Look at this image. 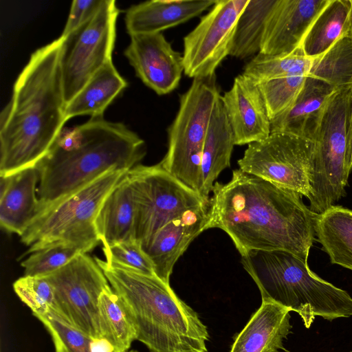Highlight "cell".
I'll use <instances>...</instances> for the list:
<instances>
[{
	"label": "cell",
	"mask_w": 352,
	"mask_h": 352,
	"mask_svg": "<svg viewBox=\"0 0 352 352\" xmlns=\"http://www.w3.org/2000/svg\"><path fill=\"white\" fill-rule=\"evenodd\" d=\"M262 301L278 303L301 317L309 329L316 316L327 320L352 316V297L323 280L295 254L284 250H250L241 255Z\"/></svg>",
	"instance_id": "obj_5"
},
{
	"label": "cell",
	"mask_w": 352,
	"mask_h": 352,
	"mask_svg": "<svg viewBox=\"0 0 352 352\" xmlns=\"http://www.w3.org/2000/svg\"><path fill=\"white\" fill-rule=\"evenodd\" d=\"M314 141L283 132L248 144L239 169L309 198Z\"/></svg>",
	"instance_id": "obj_11"
},
{
	"label": "cell",
	"mask_w": 352,
	"mask_h": 352,
	"mask_svg": "<svg viewBox=\"0 0 352 352\" xmlns=\"http://www.w3.org/2000/svg\"><path fill=\"white\" fill-rule=\"evenodd\" d=\"M249 0H216L212 9L184 38V74L195 78L215 76L230 55L237 21Z\"/></svg>",
	"instance_id": "obj_13"
},
{
	"label": "cell",
	"mask_w": 352,
	"mask_h": 352,
	"mask_svg": "<svg viewBox=\"0 0 352 352\" xmlns=\"http://www.w3.org/2000/svg\"><path fill=\"white\" fill-rule=\"evenodd\" d=\"M277 0H249L237 21L230 55L239 59L258 54L267 19Z\"/></svg>",
	"instance_id": "obj_27"
},
{
	"label": "cell",
	"mask_w": 352,
	"mask_h": 352,
	"mask_svg": "<svg viewBox=\"0 0 352 352\" xmlns=\"http://www.w3.org/2000/svg\"><path fill=\"white\" fill-rule=\"evenodd\" d=\"M220 96L215 76L193 79L188 89L180 96L179 110L168 129V150L159 163L201 197L204 144L212 113Z\"/></svg>",
	"instance_id": "obj_7"
},
{
	"label": "cell",
	"mask_w": 352,
	"mask_h": 352,
	"mask_svg": "<svg viewBox=\"0 0 352 352\" xmlns=\"http://www.w3.org/2000/svg\"><path fill=\"white\" fill-rule=\"evenodd\" d=\"M52 285V308L65 322L94 339H103L100 326L99 298L110 285L95 258L82 253L45 276Z\"/></svg>",
	"instance_id": "obj_12"
},
{
	"label": "cell",
	"mask_w": 352,
	"mask_h": 352,
	"mask_svg": "<svg viewBox=\"0 0 352 352\" xmlns=\"http://www.w3.org/2000/svg\"><path fill=\"white\" fill-rule=\"evenodd\" d=\"M35 317L51 335L56 352H94L96 339L68 324L53 310Z\"/></svg>",
	"instance_id": "obj_32"
},
{
	"label": "cell",
	"mask_w": 352,
	"mask_h": 352,
	"mask_svg": "<svg viewBox=\"0 0 352 352\" xmlns=\"http://www.w3.org/2000/svg\"><path fill=\"white\" fill-rule=\"evenodd\" d=\"M308 76L324 80L338 89L352 87V38L349 32L314 58Z\"/></svg>",
	"instance_id": "obj_30"
},
{
	"label": "cell",
	"mask_w": 352,
	"mask_h": 352,
	"mask_svg": "<svg viewBox=\"0 0 352 352\" xmlns=\"http://www.w3.org/2000/svg\"><path fill=\"white\" fill-rule=\"evenodd\" d=\"M352 87L338 89L329 100L315 139L309 209L320 214L346 195L349 174L346 141Z\"/></svg>",
	"instance_id": "obj_8"
},
{
	"label": "cell",
	"mask_w": 352,
	"mask_h": 352,
	"mask_svg": "<svg viewBox=\"0 0 352 352\" xmlns=\"http://www.w3.org/2000/svg\"><path fill=\"white\" fill-rule=\"evenodd\" d=\"M127 352H138V351H135V350H131V351H127Z\"/></svg>",
	"instance_id": "obj_39"
},
{
	"label": "cell",
	"mask_w": 352,
	"mask_h": 352,
	"mask_svg": "<svg viewBox=\"0 0 352 352\" xmlns=\"http://www.w3.org/2000/svg\"><path fill=\"white\" fill-rule=\"evenodd\" d=\"M314 231L331 263L352 270V210L331 206L316 215Z\"/></svg>",
	"instance_id": "obj_25"
},
{
	"label": "cell",
	"mask_w": 352,
	"mask_h": 352,
	"mask_svg": "<svg viewBox=\"0 0 352 352\" xmlns=\"http://www.w3.org/2000/svg\"><path fill=\"white\" fill-rule=\"evenodd\" d=\"M212 192L206 229L226 232L241 255L284 250L307 262L317 214L301 195L239 168L228 182H216Z\"/></svg>",
	"instance_id": "obj_1"
},
{
	"label": "cell",
	"mask_w": 352,
	"mask_h": 352,
	"mask_svg": "<svg viewBox=\"0 0 352 352\" xmlns=\"http://www.w3.org/2000/svg\"><path fill=\"white\" fill-rule=\"evenodd\" d=\"M291 311L272 301H262L242 331L230 352H279L291 333Z\"/></svg>",
	"instance_id": "obj_21"
},
{
	"label": "cell",
	"mask_w": 352,
	"mask_h": 352,
	"mask_svg": "<svg viewBox=\"0 0 352 352\" xmlns=\"http://www.w3.org/2000/svg\"><path fill=\"white\" fill-rule=\"evenodd\" d=\"M38 182L37 166L1 177L0 225L5 231L20 236L34 219L39 206Z\"/></svg>",
	"instance_id": "obj_19"
},
{
	"label": "cell",
	"mask_w": 352,
	"mask_h": 352,
	"mask_svg": "<svg viewBox=\"0 0 352 352\" xmlns=\"http://www.w3.org/2000/svg\"><path fill=\"white\" fill-rule=\"evenodd\" d=\"M119 297L136 333L151 352H207L210 335L198 314L157 276L94 258Z\"/></svg>",
	"instance_id": "obj_4"
},
{
	"label": "cell",
	"mask_w": 352,
	"mask_h": 352,
	"mask_svg": "<svg viewBox=\"0 0 352 352\" xmlns=\"http://www.w3.org/2000/svg\"><path fill=\"white\" fill-rule=\"evenodd\" d=\"M350 352H352V351H350Z\"/></svg>",
	"instance_id": "obj_40"
},
{
	"label": "cell",
	"mask_w": 352,
	"mask_h": 352,
	"mask_svg": "<svg viewBox=\"0 0 352 352\" xmlns=\"http://www.w3.org/2000/svg\"><path fill=\"white\" fill-rule=\"evenodd\" d=\"M88 252L74 244L50 243L28 254L21 265L24 269V276L45 277L62 268L78 255Z\"/></svg>",
	"instance_id": "obj_31"
},
{
	"label": "cell",
	"mask_w": 352,
	"mask_h": 352,
	"mask_svg": "<svg viewBox=\"0 0 352 352\" xmlns=\"http://www.w3.org/2000/svg\"><path fill=\"white\" fill-rule=\"evenodd\" d=\"M337 90L324 80L307 76L294 104L270 122L271 133H288L315 141L327 104Z\"/></svg>",
	"instance_id": "obj_18"
},
{
	"label": "cell",
	"mask_w": 352,
	"mask_h": 352,
	"mask_svg": "<svg viewBox=\"0 0 352 352\" xmlns=\"http://www.w3.org/2000/svg\"><path fill=\"white\" fill-rule=\"evenodd\" d=\"M314 59L305 55L302 45L288 54L258 53L246 64L242 74L256 84L280 78L307 76Z\"/></svg>",
	"instance_id": "obj_29"
},
{
	"label": "cell",
	"mask_w": 352,
	"mask_h": 352,
	"mask_svg": "<svg viewBox=\"0 0 352 352\" xmlns=\"http://www.w3.org/2000/svg\"><path fill=\"white\" fill-rule=\"evenodd\" d=\"M307 76H291L257 84L270 122L287 111L296 101Z\"/></svg>",
	"instance_id": "obj_33"
},
{
	"label": "cell",
	"mask_w": 352,
	"mask_h": 352,
	"mask_svg": "<svg viewBox=\"0 0 352 352\" xmlns=\"http://www.w3.org/2000/svg\"><path fill=\"white\" fill-rule=\"evenodd\" d=\"M13 289L34 316L48 312L53 307L54 289L45 277L23 276L14 281Z\"/></svg>",
	"instance_id": "obj_35"
},
{
	"label": "cell",
	"mask_w": 352,
	"mask_h": 352,
	"mask_svg": "<svg viewBox=\"0 0 352 352\" xmlns=\"http://www.w3.org/2000/svg\"><path fill=\"white\" fill-rule=\"evenodd\" d=\"M126 177L135 205V239L142 246L168 222L210 199L185 186L160 164H138Z\"/></svg>",
	"instance_id": "obj_9"
},
{
	"label": "cell",
	"mask_w": 352,
	"mask_h": 352,
	"mask_svg": "<svg viewBox=\"0 0 352 352\" xmlns=\"http://www.w3.org/2000/svg\"><path fill=\"white\" fill-rule=\"evenodd\" d=\"M130 36L124 54L136 76L160 96L175 90L184 72L183 56L173 50L162 33Z\"/></svg>",
	"instance_id": "obj_14"
},
{
	"label": "cell",
	"mask_w": 352,
	"mask_h": 352,
	"mask_svg": "<svg viewBox=\"0 0 352 352\" xmlns=\"http://www.w3.org/2000/svg\"><path fill=\"white\" fill-rule=\"evenodd\" d=\"M102 250L105 261L111 265L156 276L153 263L136 239L102 247Z\"/></svg>",
	"instance_id": "obj_34"
},
{
	"label": "cell",
	"mask_w": 352,
	"mask_h": 352,
	"mask_svg": "<svg viewBox=\"0 0 352 352\" xmlns=\"http://www.w3.org/2000/svg\"><path fill=\"white\" fill-rule=\"evenodd\" d=\"M331 0H277L266 22L259 53L288 54L300 47Z\"/></svg>",
	"instance_id": "obj_15"
},
{
	"label": "cell",
	"mask_w": 352,
	"mask_h": 352,
	"mask_svg": "<svg viewBox=\"0 0 352 352\" xmlns=\"http://www.w3.org/2000/svg\"><path fill=\"white\" fill-rule=\"evenodd\" d=\"M214 0H151L127 9L125 25L130 36L161 33L199 15Z\"/></svg>",
	"instance_id": "obj_20"
},
{
	"label": "cell",
	"mask_w": 352,
	"mask_h": 352,
	"mask_svg": "<svg viewBox=\"0 0 352 352\" xmlns=\"http://www.w3.org/2000/svg\"><path fill=\"white\" fill-rule=\"evenodd\" d=\"M120 10L114 0H104L97 12L62 37L60 68L64 98L68 104L111 55Z\"/></svg>",
	"instance_id": "obj_10"
},
{
	"label": "cell",
	"mask_w": 352,
	"mask_h": 352,
	"mask_svg": "<svg viewBox=\"0 0 352 352\" xmlns=\"http://www.w3.org/2000/svg\"><path fill=\"white\" fill-rule=\"evenodd\" d=\"M129 170H109L77 190L42 208L20 236L28 254L50 243L63 242L89 252L100 241L98 213L107 196Z\"/></svg>",
	"instance_id": "obj_6"
},
{
	"label": "cell",
	"mask_w": 352,
	"mask_h": 352,
	"mask_svg": "<svg viewBox=\"0 0 352 352\" xmlns=\"http://www.w3.org/2000/svg\"><path fill=\"white\" fill-rule=\"evenodd\" d=\"M208 208L209 201L185 211L142 246L153 264L156 276L164 282L169 283L177 261L192 240L207 230Z\"/></svg>",
	"instance_id": "obj_16"
},
{
	"label": "cell",
	"mask_w": 352,
	"mask_h": 352,
	"mask_svg": "<svg viewBox=\"0 0 352 352\" xmlns=\"http://www.w3.org/2000/svg\"><path fill=\"white\" fill-rule=\"evenodd\" d=\"M135 210L126 174L104 201L96 219L103 247L135 239Z\"/></svg>",
	"instance_id": "obj_22"
},
{
	"label": "cell",
	"mask_w": 352,
	"mask_h": 352,
	"mask_svg": "<svg viewBox=\"0 0 352 352\" xmlns=\"http://www.w3.org/2000/svg\"><path fill=\"white\" fill-rule=\"evenodd\" d=\"M351 1V14H350V27L349 30V34L352 38V0Z\"/></svg>",
	"instance_id": "obj_38"
},
{
	"label": "cell",
	"mask_w": 352,
	"mask_h": 352,
	"mask_svg": "<svg viewBox=\"0 0 352 352\" xmlns=\"http://www.w3.org/2000/svg\"><path fill=\"white\" fill-rule=\"evenodd\" d=\"M62 43L60 36L36 50L14 82L0 116V177L36 166L67 121Z\"/></svg>",
	"instance_id": "obj_2"
},
{
	"label": "cell",
	"mask_w": 352,
	"mask_h": 352,
	"mask_svg": "<svg viewBox=\"0 0 352 352\" xmlns=\"http://www.w3.org/2000/svg\"><path fill=\"white\" fill-rule=\"evenodd\" d=\"M98 312L102 338L111 345L113 352H127L136 340L135 331L110 285L100 296Z\"/></svg>",
	"instance_id": "obj_28"
},
{
	"label": "cell",
	"mask_w": 352,
	"mask_h": 352,
	"mask_svg": "<svg viewBox=\"0 0 352 352\" xmlns=\"http://www.w3.org/2000/svg\"><path fill=\"white\" fill-rule=\"evenodd\" d=\"M346 167L349 175L352 170V97L346 141Z\"/></svg>",
	"instance_id": "obj_37"
},
{
	"label": "cell",
	"mask_w": 352,
	"mask_h": 352,
	"mask_svg": "<svg viewBox=\"0 0 352 352\" xmlns=\"http://www.w3.org/2000/svg\"><path fill=\"white\" fill-rule=\"evenodd\" d=\"M127 82L112 60L103 65L65 107L67 120L78 116H103L107 107L126 88Z\"/></svg>",
	"instance_id": "obj_24"
},
{
	"label": "cell",
	"mask_w": 352,
	"mask_h": 352,
	"mask_svg": "<svg viewBox=\"0 0 352 352\" xmlns=\"http://www.w3.org/2000/svg\"><path fill=\"white\" fill-rule=\"evenodd\" d=\"M351 0H331L307 32L302 47L305 56L317 57L349 32Z\"/></svg>",
	"instance_id": "obj_26"
},
{
	"label": "cell",
	"mask_w": 352,
	"mask_h": 352,
	"mask_svg": "<svg viewBox=\"0 0 352 352\" xmlns=\"http://www.w3.org/2000/svg\"><path fill=\"white\" fill-rule=\"evenodd\" d=\"M234 145L232 130L219 98L209 121L202 153L201 195L204 199H210L214 182L230 166Z\"/></svg>",
	"instance_id": "obj_23"
},
{
	"label": "cell",
	"mask_w": 352,
	"mask_h": 352,
	"mask_svg": "<svg viewBox=\"0 0 352 352\" xmlns=\"http://www.w3.org/2000/svg\"><path fill=\"white\" fill-rule=\"evenodd\" d=\"M103 1L104 0H74L60 36H67L89 20L97 12Z\"/></svg>",
	"instance_id": "obj_36"
},
{
	"label": "cell",
	"mask_w": 352,
	"mask_h": 352,
	"mask_svg": "<svg viewBox=\"0 0 352 352\" xmlns=\"http://www.w3.org/2000/svg\"><path fill=\"white\" fill-rule=\"evenodd\" d=\"M221 101L234 138L235 145L250 144L267 138L271 122L256 83L243 74L221 96Z\"/></svg>",
	"instance_id": "obj_17"
},
{
	"label": "cell",
	"mask_w": 352,
	"mask_h": 352,
	"mask_svg": "<svg viewBox=\"0 0 352 352\" xmlns=\"http://www.w3.org/2000/svg\"><path fill=\"white\" fill-rule=\"evenodd\" d=\"M145 154L144 141L137 133L103 116L63 128L36 166L38 212L109 170L132 169Z\"/></svg>",
	"instance_id": "obj_3"
}]
</instances>
